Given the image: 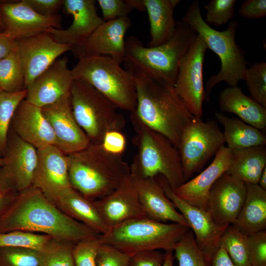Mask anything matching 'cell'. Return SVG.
I'll return each mask as SVG.
<instances>
[{
    "label": "cell",
    "instance_id": "b9f144b4",
    "mask_svg": "<svg viewBox=\"0 0 266 266\" xmlns=\"http://www.w3.org/2000/svg\"><path fill=\"white\" fill-rule=\"evenodd\" d=\"M100 235L75 243L72 251L75 266H96L97 254L101 244Z\"/></svg>",
    "mask_w": 266,
    "mask_h": 266
},
{
    "label": "cell",
    "instance_id": "db71d44e",
    "mask_svg": "<svg viewBox=\"0 0 266 266\" xmlns=\"http://www.w3.org/2000/svg\"><path fill=\"white\" fill-rule=\"evenodd\" d=\"M258 184L262 188L266 190V167H265L261 175Z\"/></svg>",
    "mask_w": 266,
    "mask_h": 266
},
{
    "label": "cell",
    "instance_id": "e575fe53",
    "mask_svg": "<svg viewBox=\"0 0 266 266\" xmlns=\"http://www.w3.org/2000/svg\"><path fill=\"white\" fill-rule=\"evenodd\" d=\"M26 95L27 90L0 93V155H3L6 149L9 127L14 113Z\"/></svg>",
    "mask_w": 266,
    "mask_h": 266
},
{
    "label": "cell",
    "instance_id": "bcb514c9",
    "mask_svg": "<svg viewBox=\"0 0 266 266\" xmlns=\"http://www.w3.org/2000/svg\"><path fill=\"white\" fill-rule=\"evenodd\" d=\"M164 257L158 250L141 252L130 257L129 266H162Z\"/></svg>",
    "mask_w": 266,
    "mask_h": 266
},
{
    "label": "cell",
    "instance_id": "2e32d148",
    "mask_svg": "<svg viewBox=\"0 0 266 266\" xmlns=\"http://www.w3.org/2000/svg\"><path fill=\"white\" fill-rule=\"evenodd\" d=\"M56 138V146L68 155L80 151L91 143L73 114L70 94L41 108Z\"/></svg>",
    "mask_w": 266,
    "mask_h": 266
},
{
    "label": "cell",
    "instance_id": "7bdbcfd3",
    "mask_svg": "<svg viewBox=\"0 0 266 266\" xmlns=\"http://www.w3.org/2000/svg\"><path fill=\"white\" fill-rule=\"evenodd\" d=\"M130 256L114 246L101 243L97 254L96 266H129Z\"/></svg>",
    "mask_w": 266,
    "mask_h": 266
},
{
    "label": "cell",
    "instance_id": "9a60e30c",
    "mask_svg": "<svg viewBox=\"0 0 266 266\" xmlns=\"http://www.w3.org/2000/svg\"><path fill=\"white\" fill-rule=\"evenodd\" d=\"M25 75L26 89L58 58L72 46L57 41L48 33H41L16 41Z\"/></svg>",
    "mask_w": 266,
    "mask_h": 266
},
{
    "label": "cell",
    "instance_id": "7c38bea8",
    "mask_svg": "<svg viewBox=\"0 0 266 266\" xmlns=\"http://www.w3.org/2000/svg\"><path fill=\"white\" fill-rule=\"evenodd\" d=\"M0 168V191L17 194L33 185L37 150L16 134L8 140Z\"/></svg>",
    "mask_w": 266,
    "mask_h": 266
},
{
    "label": "cell",
    "instance_id": "f1b7e54d",
    "mask_svg": "<svg viewBox=\"0 0 266 266\" xmlns=\"http://www.w3.org/2000/svg\"><path fill=\"white\" fill-rule=\"evenodd\" d=\"M246 196L234 227L246 235L266 229V190L258 184H245Z\"/></svg>",
    "mask_w": 266,
    "mask_h": 266
},
{
    "label": "cell",
    "instance_id": "ffe728a7",
    "mask_svg": "<svg viewBox=\"0 0 266 266\" xmlns=\"http://www.w3.org/2000/svg\"><path fill=\"white\" fill-rule=\"evenodd\" d=\"M105 224L112 228L128 220L146 216L130 174L107 196L95 200Z\"/></svg>",
    "mask_w": 266,
    "mask_h": 266
},
{
    "label": "cell",
    "instance_id": "4fadbf2b",
    "mask_svg": "<svg viewBox=\"0 0 266 266\" xmlns=\"http://www.w3.org/2000/svg\"><path fill=\"white\" fill-rule=\"evenodd\" d=\"M166 197L172 202L186 220L194 233L196 243L210 265L213 257L219 248L220 238L229 226L216 224L205 210L186 202L171 190L166 179L156 176Z\"/></svg>",
    "mask_w": 266,
    "mask_h": 266
},
{
    "label": "cell",
    "instance_id": "74e56055",
    "mask_svg": "<svg viewBox=\"0 0 266 266\" xmlns=\"http://www.w3.org/2000/svg\"><path fill=\"white\" fill-rule=\"evenodd\" d=\"M243 80L251 98L266 107V63L256 62L245 70Z\"/></svg>",
    "mask_w": 266,
    "mask_h": 266
},
{
    "label": "cell",
    "instance_id": "11a10c76",
    "mask_svg": "<svg viewBox=\"0 0 266 266\" xmlns=\"http://www.w3.org/2000/svg\"><path fill=\"white\" fill-rule=\"evenodd\" d=\"M1 27H4L2 19L1 13L0 9V28Z\"/></svg>",
    "mask_w": 266,
    "mask_h": 266
},
{
    "label": "cell",
    "instance_id": "f5cc1de1",
    "mask_svg": "<svg viewBox=\"0 0 266 266\" xmlns=\"http://www.w3.org/2000/svg\"><path fill=\"white\" fill-rule=\"evenodd\" d=\"M164 255V261L162 266H173L172 251H166Z\"/></svg>",
    "mask_w": 266,
    "mask_h": 266
},
{
    "label": "cell",
    "instance_id": "484cf974",
    "mask_svg": "<svg viewBox=\"0 0 266 266\" xmlns=\"http://www.w3.org/2000/svg\"><path fill=\"white\" fill-rule=\"evenodd\" d=\"M49 200L63 213L100 234L110 230L101 218L95 200L72 187L60 191Z\"/></svg>",
    "mask_w": 266,
    "mask_h": 266
},
{
    "label": "cell",
    "instance_id": "7dc6e473",
    "mask_svg": "<svg viewBox=\"0 0 266 266\" xmlns=\"http://www.w3.org/2000/svg\"><path fill=\"white\" fill-rule=\"evenodd\" d=\"M35 12L45 17L57 15L63 6L64 0H24Z\"/></svg>",
    "mask_w": 266,
    "mask_h": 266
},
{
    "label": "cell",
    "instance_id": "44dd1931",
    "mask_svg": "<svg viewBox=\"0 0 266 266\" xmlns=\"http://www.w3.org/2000/svg\"><path fill=\"white\" fill-rule=\"evenodd\" d=\"M33 186L50 200L60 191L71 187L67 155L54 145L37 150V162Z\"/></svg>",
    "mask_w": 266,
    "mask_h": 266
},
{
    "label": "cell",
    "instance_id": "7402d4cb",
    "mask_svg": "<svg viewBox=\"0 0 266 266\" xmlns=\"http://www.w3.org/2000/svg\"><path fill=\"white\" fill-rule=\"evenodd\" d=\"M233 160V150L223 146L210 165L197 176L178 187L175 194L188 204L206 210L211 188L227 170Z\"/></svg>",
    "mask_w": 266,
    "mask_h": 266
},
{
    "label": "cell",
    "instance_id": "ac0fdd59",
    "mask_svg": "<svg viewBox=\"0 0 266 266\" xmlns=\"http://www.w3.org/2000/svg\"><path fill=\"white\" fill-rule=\"evenodd\" d=\"M246 185L226 172L211 188L206 211L218 225L228 226L236 219L246 196Z\"/></svg>",
    "mask_w": 266,
    "mask_h": 266
},
{
    "label": "cell",
    "instance_id": "f6af8a7d",
    "mask_svg": "<svg viewBox=\"0 0 266 266\" xmlns=\"http://www.w3.org/2000/svg\"><path fill=\"white\" fill-rule=\"evenodd\" d=\"M100 144L106 151L122 155L126 149L127 141L121 131H111L105 134Z\"/></svg>",
    "mask_w": 266,
    "mask_h": 266
},
{
    "label": "cell",
    "instance_id": "d6a6232c",
    "mask_svg": "<svg viewBox=\"0 0 266 266\" xmlns=\"http://www.w3.org/2000/svg\"><path fill=\"white\" fill-rule=\"evenodd\" d=\"M0 88L9 93L26 90L23 68L16 49L0 60Z\"/></svg>",
    "mask_w": 266,
    "mask_h": 266
},
{
    "label": "cell",
    "instance_id": "ba28073f",
    "mask_svg": "<svg viewBox=\"0 0 266 266\" xmlns=\"http://www.w3.org/2000/svg\"><path fill=\"white\" fill-rule=\"evenodd\" d=\"M109 56L78 59L71 69L74 79L89 84L118 109L132 112L136 106V90L132 73Z\"/></svg>",
    "mask_w": 266,
    "mask_h": 266
},
{
    "label": "cell",
    "instance_id": "8d00e7d4",
    "mask_svg": "<svg viewBox=\"0 0 266 266\" xmlns=\"http://www.w3.org/2000/svg\"><path fill=\"white\" fill-rule=\"evenodd\" d=\"M52 237L25 231L0 232V247H21L40 250Z\"/></svg>",
    "mask_w": 266,
    "mask_h": 266
},
{
    "label": "cell",
    "instance_id": "52a82bcc",
    "mask_svg": "<svg viewBox=\"0 0 266 266\" xmlns=\"http://www.w3.org/2000/svg\"><path fill=\"white\" fill-rule=\"evenodd\" d=\"M190 229L180 224H166L144 216L111 228L100 234V238L101 243L110 244L131 257L146 251H173Z\"/></svg>",
    "mask_w": 266,
    "mask_h": 266
},
{
    "label": "cell",
    "instance_id": "4316f807",
    "mask_svg": "<svg viewBox=\"0 0 266 266\" xmlns=\"http://www.w3.org/2000/svg\"><path fill=\"white\" fill-rule=\"evenodd\" d=\"M220 110L236 114L244 123L260 130L266 128V107L245 95L237 86L228 87L220 93Z\"/></svg>",
    "mask_w": 266,
    "mask_h": 266
},
{
    "label": "cell",
    "instance_id": "f546056e",
    "mask_svg": "<svg viewBox=\"0 0 266 266\" xmlns=\"http://www.w3.org/2000/svg\"><path fill=\"white\" fill-rule=\"evenodd\" d=\"M233 150L234 160L226 172L245 184H258L266 167L265 146Z\"/></svg>",
    "mask_w": 266,
    "mask_h": 266
},
{
    "label": "cell",
    "instance_id": "9f6ffc18",
    "mask_svg": "<svg viewBox=\"0 0 266 266\" xmlns=\"http://www.w3.org/2000/svg\"><path fill=\"white\" fill-rule=\"evenodd\" d=\"M2 91H2V90L1 89V88H0V93Z\"/></svg>",
    "mask_w": 266,
    "mask_h": 266
},
{
    "label": "cell",
    "instance_id": "83f0119b",
    "mask_svg": "<svg viewBox=\"0 0 266 266\" xmlns=\"http://www.w3.org/2000/svg\"><path fill=\"white\" fill-rule=\"evenodd\" d=\"M147 12L151 39L148 47H155L169 40L174 34L176 21L174 10L179 0H142Z\"/></svg>",
    "mask_w": 266,
    "mask_h": 266
},
{
    "label": "cell",
    "instance_id": "cb8c5ba5",
    "mask_svg": "<svg viewBox=\"0 0 266 266\" xmlns=\"http://www.w3.org/2000/svg\"><path fill=\"white\" fill-rule=\"evenodd\" d=\"M12 121L16 134L37 150L56 145L54 133L41 108L25 99L18 106Z\"/></svg>",
    "mask_w": 266,
    "mask_h": 266
},
{
    "label": "cell",
    "instance_id": "7a4b0ae2",
    "mask_svg": "<svg viewBox=\"0 0 266 266\" xmlns=\"http://www.w3.org/2000/svg\"><path fill=\"white\" fill-rule=\"evenodd\" d=\"M128 71L132 73L136 87L135 114L143 123L165 135L178 148L183 130L195 117L174 87L142 71Z\"/></svg>",
    "mask_w": 266,
    "mask_h": 266
},
{
    "label": "cell",
    "instance_id": "277c9868",
    "mask_svg": "<svg viewBox=\"0 0 266 266\" xmlns=\"http://www.w3.org/2000/svg\"><path fill=\"white\" fill-rule=\"evenodd\" d=\"M130 119L137 149L130 166L131 175L141 178L161 175L175 192L186 182L178 148L165 135L143 123L134 111L131 112Z\"/></svg>",
    "mask_w": 266,
    "mask_h": 266
},
{
    "label": "cell",
    "instance_id": "836d02e7",
    "mask_svg": "<svg viewBox=\"0 0 266 266\" xmlns=\"http://www.w3.org/2000/svg\"><path fill=\"white\" fill-rule=\"evenodd\" d=\"M220 247L226 250L236 266H251L248 235L233 225H229L222 234L219 242Z\"/></svg>",
    "mask_w": 266,
    "mask_h": 266
},
{
    "label": "cell",
    "instance_id": "ab89813d",
    "mask_svg": "<svg viewBox=\"0 0 266 266\" xmlns=\"http://www.w3.org/2000/svg\"><path fill=\"white\" fill-rule=\"evenodd\" d=\"M104 22L128 16L133 9L145 10L142 0H98Z\"/></svg>",
    "mask_w": 266,
    "mask_h": 266
},
{
    "label": "cell",
    "instance_id": "ee69618b",
    "mask_svg": "<svg viewBox=\"0 0 266 266\" xmlns=\"http://www.w3.org/2000/svg\"><path fill=\"white\" fill-rule=\"evenodd\" d=\"M249 259L251 266H266V231L248 235Z\"/></svg>",
    "mask_w": 266,
    "mask_h": 266
},
{
    "label": "cell",
    "instance_id": "60d3db41",
    "mask_svg": "<svg viewBox=\"0 0 266 266\" xmlns=\"http://www.w3.org/2000/svg\"><path fill=\"white\" fill-rule=\"evenodd\" d=\"M236 0H211L204 6L206 10L205 22L219 26L233 20Z\"/></svg>",
    "mask_w": 266,
    "mask_h": 266
},
{
    "label": "cell",
    "instance_id": "5bb4252c",
    "mask_svg": "<svg viewBox=\"0 0 266 266\" xmlns=\"http://www.w3.org/2000/svg\"><path fill=\"white\" fill-rule=\"evenodd\" d=\"M131 25L128 16L103 22L86 40L72 47L73 55L78 59L109 56L120 64L123 63L125 57V36Z\"/></svg>",
    "mask_w": 266,
    "mask_h": 266
},
{
    "label": "cell",
    "instance_id": "4dcf8cb0",
    "mask_svg": "<svg viewBox=\"0 0 266 266\" xmlns=\"http://www.w3.org/2000/svg\"><path fill=\"white\" fill-rule=\"evenodd\" d=\"M215 117L224 128L223 133L228 148L236 150L266 145V135L260 130L220 112L215 113Z\"/></svg>",
    "mask_w": 266,
    "mask_h": 266
},
{
    "label": "cell",
    "instance_id": "9c48e42d",
    "mask_svg": "<svg viewBox=\"0 0 266 266\" xmlns=\"http://www.w3.org/2000/svg\"><path fill=\"white\" fill-rule=\"evenodd\" d=\"M70 102L75 120L92 143L100 144L107 132L121 131L126 125L118 107L85 82L74 79Z\"/></svg>",
    "mask_w": 266,
    "mask_h": 266
},
{
    "label": "cell",
    "instance_id": "e0dca14e",
    "mask_svg": "<svg viewBox=\"0 0 266 266\" xmlns=\"http://www.w3.org/2000/svg\"><path fill=\"white\" fill-rule=\"evenodd\" d=\"M4 31L14 40H18L41 33L51 28L60 29L61 17H48L33 10L24 1L4 3L0 6Z\"/></svg>",
    "mask_w": 266,
    "mask_h": 266
},
{
    "label": "cell",
    "instance_id": "603a6c76",
    "mask_svg": "<svg viewBox=\"0 0 266 266\" xmlns=\"http://www.w3.org/2000/svg\"><path fill=\"white\" fill-rule=\"evenodd\" d=\"M95 0H64L63 8L73 17L66 29L51 28L47 33L58 42L70 45L79 44L89 37L104 21L98 14Z\"/></svg>",
    "mask_w": 266,
    "mask_h": 266
},
{
    "label": "cell",
    "instance_id": "d4e9b609",
    "mask_svg": "<svg viewBox=\"0 0 266 266\" xmlns=\"http://www.w3.org/2000/svg\"><path fill=\"white\" fill-rule=\"evenodd\" d=\"M131 175L146 216L158 222L170 221L189 227L184 217L166 195L156 177L141 178Z\"/></svg>",
    "mask_w": 266,
    "mask_h": 266
},
{
    "label": "cell",
    "instance_id": "1f68e13d",
    "mask_svg": "<svg viewBox=\"0 0 266 266\" xmlns=\"http://www.w3.org/2000/svg\"><path fill=\"white\" fill-rule=\"evenodd\" d=\"M75 244L52 237L38 250L39 266H75L72 254Z\"/></svg>",
    "mask_w": 266,
    "mask_h": 266
},
{
    "label": "cell",
    "instance_id": "f35d334b",
    "mask_svg": "<svg viewBox=\"0 0 266 266\" xmlns=\"http://www.w3.org/2000/svg\"><path fill=\"white\" fill-rule=\"evenodd\" d=\"M0 266H39L38 250L27 247H0Z\"/></svg>",
    "mask_w": 266,
    "mask_h": 266
},
{
    "label": "cell",
    "instance_id": "681fc988",
    "mask_svg": "<svg viewBox=\"0 0 266 266\" xmlns=\"http://www.w3.org/2000/svg\"><path fill=\"white\" fill-rule=\"evenodd\" d=\"M16 42L3 32H0V60L16 49Z\"/></svg>",
    "mask_w": 266,
    "mask_h": 266
},
{
    "label": "cell",
    "instance_id": "c3c4849f",
    "mask_svg": "<svg viewBox=\"0 0 266 266\" xmlns=\"http://www.w3.org/2000/svg\"><path fill=\"white\" fill-rule=\"evenodd\" d=\"M240 16L247 19H260L266 15V0H245L238 9Z\"/></svg>",
    "mask_w": 266,
    "mask_h": 266
},
{
    "label": "cell",
    "instance_id": "d590c367",
    "mask_svg": "<svg viewBox=\"0 0 266 266\" xmlns=\"http://www.w3.org/2000/svg\"><path fill=\"white\" fill-rule=\"evenodd\" d=\"M174 251L179 266H210L199 248L190 229L177 243Z\"/></svg>",
    "mask_w": 266,
    "mask_h": 266
},
{
    "label": "cell",
    "instance_id": "d6986e66",
    "mask_svg": "<svg viewBox=\"0 0 266 266\" xmlns=\"http://www.w3.org/2000/svg\"><path fill=\"white\" fill-rule=\"evenodd\" d=\"M66 57L57 59L26 89L25 100L40 108L70 94L74 78Z\"/></svg>",
    "mask_w": 266,
    "mask_h": 266
},
{
    "label": "cell",
    "instance_id": "5b68a950",
    "mask_svg": "<svg viewBox=\"0 0 266 266\" xmlns=\"http://www.w3.org/2000/svg\"><path fill=\"white\" fill-rule=\"evenodd\" d=\"M197 35L180 20L176 22L171 38L159 46L145 47L138 38L131 35L125 40V68L142 71L174 87L180 60Z\"/></svg>",
    "mask_w": 266,
    "mask_h": 266
},
{
    "label": "cell",
    "instance_id": "816d5d0a",
    "mask_svg": "<svg viewBox=\"0 0 266 266\" xmlns=\"http://www.w3.org/2000/svg\"><path fill=\"white\" fill-rule=\"evenodd\" d=\"M16 194L0 191V217Z\"/></svg>",
    "mask_w": 266,
    "mask_h": 266
},
{
    "label": "cell",
    "instance_id": "30bf717a",
    "mask_svg": "<svg viewBox=\"0 0 266 266\" xmlns=\"http://www.w3.org/2000/svg\"><path fill=\"white\" fill-rule=\"evenodd\" d=\"M225 142L216 122L194 117L183 130L178 146L185 181L215 155Z\"/></svg>",
    "mask_w": 266,
    "mask_h": 266
},
{
    "label": "cell",
    "instance_id": "3957f363",
    "mask_svg": "<svg viewBox=\"0 0 266 266\" xmlns=\"http://www.w3.org/2000/svg\"><path fill=\"white\" fill-rule=\"evenodd\" d=\"M67 158L71 187L93 200L111 193L131 174L122 155L106 151L101 144L91 142Z\"/></svg>",
    "mask_w": 266,
    "mask_h": 266
},
{
    "label": "cell",
    "instance_id": "f907efd6",
    "mask_svg": "<svg viewBox=\"0 0 266 266\" xmlns=\"http://www.w3.org/2000/svg\"><path fill=\"white\" fill-rule=\"evenodd\" d=\"M210 266H236L227 252L220 247L213 257Z\"/></svg>",
    "mask_w": 266,
    "mask_h": 266
},
{
    "label": "cell",
    "instance_id": "8fae6325",
    "mask_svg": "<svg viewBox=\"0 0 266 266\" xmlns=\"http://www.w3.org/2000/svg\"><path fill=\"white\" fill-rule=\"evenodd\" d=\"M207 48L203 38L198 34L180 60L174 85L188 110L198 118L202 116V103L206 100L202 67Z\"/></svg>",
    "mask_w": 266,
    "mask_h": 266
},
{
    "label": "cell",
    "instance_id": "8992f818",
    "mask_svg": "<svg viewBox=\"0 0 266 266\" xmlns=\"http://www.w3.org/2000/svg\"><path fill=\"white\" fill-rule=\"evenodd\" d=\"M181 20L203 38L207 48L220 60V71L210 76L206 83V100L209 101L213 88L220 82H226L230 87L236 86L238 82L243 80L248 64L244 51L235 41L238 22L231 20L223 31L213 29L202 17L198 0L191 3Z\"/></svg>",
    "mask_w": 266,
    "mask_h": 266
},
{
    "label": "cell",
    "instance_id": "6da1fadb",
    "mask_svg": "<svg viewBox=\"0 0 266 266\" xmlns=\"http://www.w3.org/2000/svg\"><path fill=\"white\" fill-rule=\"evenodd\" d=\"M39 233L77 243L100 234L71 218L32 186L17 193L0 217V232Z\"/></svg>",
    "mask_w": 266,
    "mask_h": 266
}]
</instances>
